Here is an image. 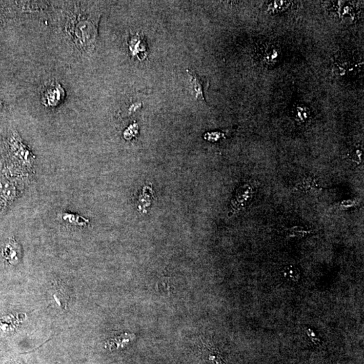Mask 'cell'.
Segmentation results:
<instances>
[{"label":"cell","mask_w":364,"mask_h":364,"mask_svg":"<svg viewBox=\"0 0 364 364\" xmlns=\"http://www.w3.org/2000/svg\"><path fill=\"white\" fill-rule=\"evenodd\" d=\"M64 3L61 19L62 33L74 51L82 56L95 50L98 38L101 14L90 2L71 1Z\"/></svg>","instance_id":"obj_1"},{"label":"cell","mask_w":364,"mask_h":364,"mask_svg":"<svg viewBox=\"0 0 364 364\" xmlns=\"http://www.w3.org/2000/svg\"><path fill=\"white\" fill-rule=\"evenodd\" d=\"M6 147L12 159L27 169H31L36 157L29 146L23 142L16 130H12L6 139Z\"/></svg>","instance_id":"obj_2"},{"label":"cell","mask_w":364,"mask_h":364,"mask_svg":"<svg viewBox=\"0 0 364 364\" xmlns=\"http://www.w3.org/2000/svg\"><path fill=\"white\" fill-rule=\"evenodd\" d=\"M64 97V91L58 83H53L45 87L42 93V103L47 107H56Z\"/></svg>","instance_id":"obj_3"},{"label":"cell","mask_w":364,"mask_h":364,"mask_svg":"<svg viewBox=\"0 0 364 364\" xmlns=\"http://www.w3.org/2000/svg\"><path fill=\"white\" fill-rule=\"evenodd\" d=\"M258 51L260 60L267 66H275L282 58V51L275 44L264 43Z\"/></svg>","instance_id":"obj_4"},{"label":"cell","mask_w":364,"mask_h":364,"mask_svg":"<svg viewBox=\"0 0 364 364\" xmlns=\"http://www.w3.org/2000/svg\"><path fill=\"white\" fill-rule=\"evenodd\" d=\"M25 319V314H10L0 319V337H4L15 331Z\"/></svg>","instance_id":"obj_5"},{"label":"cell","mask_w":364,"mask_h":364,"mask_svg":"<svg viewBox=\"0 0 364 364\" xmlns=\"http://www.w3.org/2000/svg\"><path fill=\"white\" fill-rule=\"evenodd\" d=\"M1 254L9 264L15 265L20 261V247L14 238H10L3 245Z\"/></svg>","instance_id":"obj_6"},{"label":"cell","mask_w":364,"mask_h":364,"mask_svg":"<svg viewBox=\"0 0 364 364\" xmlns=\"http://www.w3.org/2000/svg\"><path fill=\"white\" fill-rule=\"evenodd\" d=\"M16 194L17 192L15 185L8 182L0 187V214L2 213L8 205L14 201Z\"/></svg>","instance_id":"obj_7"},{"label":"cell","mask_w":364,"mask_h":364,"mask_svg":"<svg viewBox=\"0 0 364 364\" xmlns=\"http://www.w3.org/2000/svg\"><path fill=\"white\" fill-rule=\"evenodd\" d=\"M189 75L191 77V81L193 84L194 92H195L196 97L199 98L201 97L204 101H206L204 97V91L208 89L209 86V81L205 77H201L196 72L187 70Z\"/></svg>","instance_id":"obj_8"},{"label":"cell","mask_w":364,"mask_h":364,"mask_svg":"<svg viewBox=\"0 0 364 364\" xmlns=\"http://www.w3.org/2000/svg\"><path fill=\"white\" fill-rule=\"evenodd\" d=\"M153 198V191L151 187L144 186L142 193L139 198V211L141 213H146V209L151 206V201Z\"/></svg>","instance_id":"obj_9"},{"label":"cell","mask_w":364,"mask_h":364,"mask_svg":"<svg viewBox=\"0 0 364 364\" xmlns=\"http://www.w3.org/2000/svg\"><path fill=\"white\" fill-rule=\"evenodd\" d=\"M134 338V335L132 334L124 333L118 336L116 338L107 341L105 343V348L110 350L120 349L126 345L130 341Z\"/></svg>","instance_id":"obj_10"},{"label":"cell","mask_w":364,"mask_h":364,"mask_svg":"<svg viewBox=\"0 0 364 364\" xmlns=\"http://www.w3.org/2000/svg\"><path fill=\"white\" fill-rule=\"evenodd\" d=\"M62 219L68 223L74 226H79V227H85L89 223V220L77 214L63 213Z\"/></svg>","instance_id":"obj_11"},{"label":"cell","mask_w":364,"mask_h":364,"mask_svg":"<svg viewBox=\"0 0 364 364\" xmlns=\"http://www.w3.org/2000/svg\"><path fill=\"white\" fill-rule=\"evenodd\" d=\"M283 277L286 280L293 283H298L301 278V273L298 268L293 266H287L282 272Z\"/></svg>","instance_id":"obj_12"},{"label":"cell","mask_w":364,"mask_h":364,"mask_svg":"<svg viewBox=\"0 0 364 364\" xmlns=\"http://www.w3.org/2000/svg\"><path fill=\"white\" fill-rule=\"evenodd\" d=\"M242 188L240 189V192H238L233 201V206L234 208H239L240 205H243L244 202L248 201V198L250 197V188Z\"/></svg>","instance_id":"obj_13"},{"label":"cell","mask_w":364,"mask_h":364,"mask_svg":"<svg viewBox=\"0 0 364 364\" xmlns=\"http://www.w3.org/2000/svg\"><path fill=\"white\" fill-rule=\"evenodd\" d=\"M134 132H137V127H135V125H130V127L124 132L123 134V137L125 139L130 140L134 136Z\"/></svg>","instance_id":"obj_14"}]
</instances>
